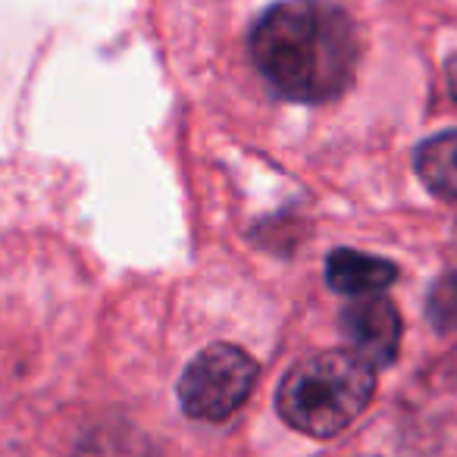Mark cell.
Segmentation results:
<instances>
[{"instance_id":"obj_1","label":"cell","mask_w":457,"mask_h":457,"mask_svg":"<svg viewBox=\"0 0 457 457\" xmlns=\"http://www.w3.org/2000/svg\"><path fill=\"white\" fill-rule=\"evenodd\" d=\"M354 20L332 0H286L257 20L251 60L263 82L295 104H326L345 95L357 72Z\"/></svg>"},{"instance_id":"obj_2","label":"cell","mask_w":457,"mask_h":457,"mask_svg":"<svg viewBox=\"0 0 457 457\" xmlns=\"http://www.w3.org/2000/svg\"><path fill=\"white\" fill-rule=\"evenodd\" d=\"M376 392V367L354 351H323L298 361L276 392L279 417L311 438L348 429Z\"/></svg>"},{"instance_id":"obj_3","label":"cell","mask_w":457,"mask_h":457,"mask_svg":"<svg viewBox=\"0 0 457 457\" xmlns=\"http://www.w3.org/2000/svg\"><path fill=\"white\" fill-rule=\"evenodd\" d=\"M257 363L238 345H210L185 367L179 379V404L191 420L222 423L251 398Z\"/></svg>"},{"instance_id":"obj_4","label":"cell","mask_w":457,"mask_h":457,"mask_svg":"<svg viewBox=\"0 0 457 457\" xmlns=\"http://www.w3.org/2000/svg\"><path fill=\"white\" fill-rule=\"evenodd\" d=\"M342 336L348 351L370 363V367H388L401 345V317L392 301L379 295L354 298L342 311Z\"/></svg>"},{"instance_id":"obj_5","label":"cell","mask_w":457,"mask_h":457,"mask_svg":"<svg viewBox=\"0 0 457 457\" xmlns=\"http://www.w3.org/2000/svg\"><path fill=\"white\" fill-rule=\"evenodd\" d=\"M398 279V267L382 257H370L363 251L338 248L326 261V282L332 292L345 295V298H367V295H379Z\"/></svg>"},{"instance_id":"obj_6","label":"cell","mask_w":457,"mask_h":457,"mask_svg":"<svg viewBox=\"0 0 457 457\" xmlns=\"http://www.w3.org/2000/svg\"><path fill=\"white\" fill-rule=\"evenodd\" d=\"M413 166H417V176L423 179V185L432 195L457 204V129L423 141L417 147Z\"/></svg>"},{"instance_id":"obj_7","label":"cell","mask_w":457,"mask_h":457,"mask_svg":"<svg viewBox=\"0 0 457 457\" xmlns=\"http://www.w3.org/2000/svg\"><path fill=\"white\" fill-rule=\"evenodd\" d=\"M72 457H151V448L135 426H97Z\"/></svg>"},{"instance_id":"obj_8","label":"cell","mask_w":457,"mask_h":457,"mask_svg":"<svg viewBox=\"0 0 457 457\" xmlns=\"http://www.w3.org/2000/svg\"><path fill=\"white\" fill-rule=\"evenodd\" d=\"M426 313H429V320L436 323V329H442V332L457 329V270L436 282V288L429 292Z\"/></svg>"},{"instance_id":"obj_9","label":"cell","mask_w":457,"mask_h":457,"mask_svg":"<svg viewBox=\"0 0 457 457\" xmlns=\"http://www.w3.org/2000/svg\"><path fill=\"white\" fill-rule=\"evenodd\" d=\"M448 88H451V95H454V101H457V54L448 60Z\"/></svg>"}]
</instances>
